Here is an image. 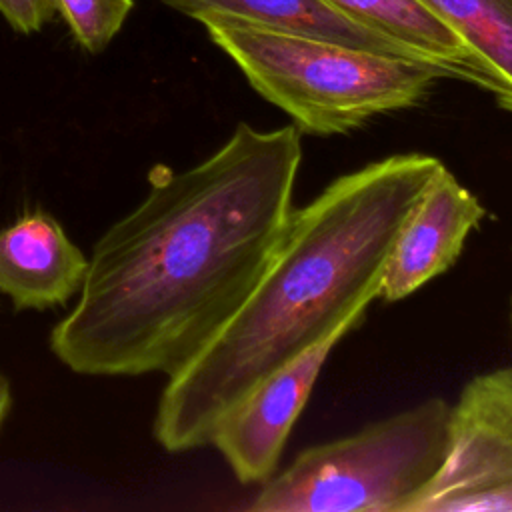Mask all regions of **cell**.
Masks as SVG:
<instances>
[{
    "mask_svg": "<svg viewBox=\"0 0 512 512\" xmlns=\"http://www.w3.org/2000/svg\"><path fill=\"white\" fill-rule=\"evenodd\" d=\"M248 84L300 134L332 136L418 106L440 76L404 56L206 12L196 18Z\"/></svg>",
    "mask_w": 512,
    "mask_h": 512,
    "instance_id": "3957f363",
    "label": "cell"
},
{
    "mask_svg": "<svg viewBox=\"0 0 512 512\" xmlns=\"http://www.w3.org/2000/svg\"><path fill=\"white\" fill-rule=\"evenodd\" d=\"M74 40L90 54L102 52L120 32L134 0H52Z\"/></svg>",
    "mask_w": 512,
    "mask_h": 512,
    "instance_id": "7c38bea8",
    "label": "cell"
},
{
    "mask_svg": "<svg viewBox=\"0 0 512 512\" xmlns=\"http://www.w3.org/2000/svg\"><path fill=\"white\" fill-rule=\"evenodd\" d=\"M344 324L306 352L262 378L216 426L210 444L222 454L238 482H266L302 414L320 370L334 346L354 330Z\"/></svg>",
    "mask_w": 512,
    "mask_h": 512,
    "instance_id": "8992f818",
    "label": "cell"
},
{
    "mask_svg": "<svg viewBox=\"0 0 512 512\" xmlns=\"http://www.w3.org/2000/svg\"><path fill=\"white\" fill-rule=\"evenodd\" d=\"M88 256L60 222L30 210L0 230V292L18 310L66 304L82 288Z\"/></svg>",
    "mask_w": 512,
    "mask_h": 512,
    "instance_id": "9c48e42d",
    "label": "cell"
},
{
    "mask_svg": "<svg viewBox=\"0 0 512 512\" xmlns=\"http://www.w3.org/2000/svg\"><path fill=\"white\" fill-rule=\"evenodd\" d=\"M452 404L428 398L354 434L302 450L252 512H410L448 452Z\"/></svg>",
    "mask_w": 512,
    "mask_h": 512,
    "instance_id": "277c9868",
    "label": "cell"
},
{
    "mask_svg": "<svg viewBox=\"0 0 512 512\" xmlns=\"http://www.w3.org/2000/svg\"><path fill=\"white\" fill-rule=\"evenodd\" d=\"M52 0H0V16L20 34H32L44 28L54 16Z\"/></svg>",
    "mask_w": 512,
    "mask_h": 512,
    "instance_id": "4fadbf2b",
    "label": "cell"
},
{
    "mask_svg": "<svg viewBox=\"0 0 512 512\" xmlns=\"http://www.w3.org/2000/svg\"><path fill=\"white\" fill-rule=\"evenodd\" d=\"M498 72L512 112V0H422Z\"/></svg>",
    "mask_w": 512,
    "mask_h": 512,
    "instance_id": "8fae6325",
    "label": "cell"
},
{
    "mask_svg": "<svg viewBox=\"0 0 512 512\" xmlns=\"http://www.w3.org/2000/svg\"><path fill=\"white\" fill-rule=\"evenodd\" d=\"M294 124L240 122L186 170L156 164L146 196L94 244L50 350L84 376L176 374L232 318L292 216Z\"/></svg>",
    "mask_w": 512,
    "mask_h": 512,
    "instance_id": "6da1fadb",
    "label": "cell"
},
{
    "mask_svg": "<svg viewBox=\"0 0 512 512\" xmlns=\"http://www.w3.org/2000/svg\"><path fill=\"white\" fill-rule=\"evenodd\" d=\"M166 6L198 18L206 12L230 14L242 20L314 38L334 40L374 52L404 56V50L368 30L326 0H160Z\"/></svg>",
    "mask_w": 512,
    "mask_h": 512,
    "instance_id": "30bf717a",
    "label": "cell"
},
{
    "mask_svg": "<svg viewBox=\"0 0 512 512\" xmlns=\"http://www.w3.org/2000/svg\"><path fill=\"white\" fill-rule=\"evenodd\" d=\"M368 30L394 42L404 54L440 78L468 82L508 110V88L464 36L422 0H326Z\"/></svg>",
    "mask_w": 512,
    "mask_h": 512,
    "instance_id": "ba28073f",
    "label": "cell"
},
{
    "mask_svg": "<svg viewBox=\"0 0 512 512\" xmlns=\"http://www.w3.org/2000/svg\"><path fill=\"white\" fill-rule=\"evenodd\" d=\"M440 166L422 152L386 156L338 176L292 210L240 308L168 376L152 426L164 450L208 446L222 418L262 378L336 328L364 320L392 242Z\"/></svg>",
    "mask_w": 512,
    "mask_h": 512,
    "instance_id": "7a4b0ae2",
    "label": "cell"
},
{
    "mask_svg": "<svg viewBox=\"0 0 512 512\" xmlns=\"http://www.w3.org/2000/svg\"><path fill=\"white\" fill-rule=\"evenodd\" d=\"M510 318H512V302H510Z\"/></svg>",
    "mask_w": 512,
    "mask_h": 512,
    "instance_id": "9a60e30c",
    "label": "cell"
},
{
    "mask_svg": "<svg viewBox=\"0 0 512 512\" xmlns=\"http://www.w3.org/2000/svg\"><path fill=\"white\" fill-rule=\"evenodd\" d=\"M410 512H512V366L462 388L444 464Z\"/></svg>",
    "mask_w": 512,
    "mask_h": 512,
    "instance_id": "5b68a950",
    "label": "cell"
},
{
    "mask_svg": "<svg viewBox=\"0 0 512 512\" xmlns=\"http://www.w3.org/2000/svg\"><path fill=\"white\" fill-rule=\"evenodd\" d=\"M486 208L442 164L404 218L380 280L384 302H398L444 274L460 256Z\"/></svg>",
    "mask_w": 512,
    "mask_h": 512,
    "instance_id": "52a82bcc",
    "label": "cell"
},
{
    "mask_svg": "<svg viewBox=\"0 0 512 512\" xmlns=\"http://www.w3.org/2000/svg\"><path fill=\"white\" fill-rule=\"evenodd\" d=\"M10 404H12V390H10V382L8 378L0 372V426L10 410Z\"/></svg>",
    "mask_w": 512,
    "mask_h": 512,
    "instance_id": "5bb4252c",
    "label": "cell"
}]
</instances>
